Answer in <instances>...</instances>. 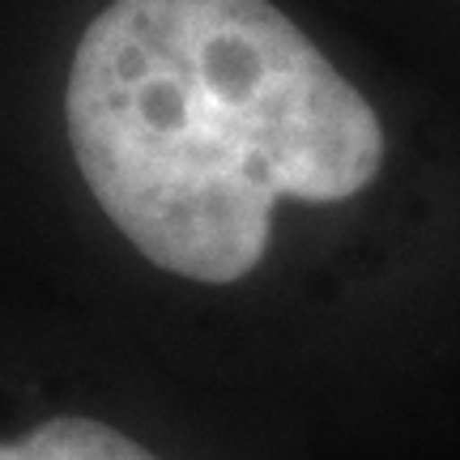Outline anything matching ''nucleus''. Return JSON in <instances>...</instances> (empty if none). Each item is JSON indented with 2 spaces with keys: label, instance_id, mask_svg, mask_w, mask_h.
Returning a JSON list of instances; mask_svg holds the SVG:
<instances>
[{
  "label": "nucleus",
  "instance_id": "nucleus-1",
  "mask_svg": "<svg viewBox=\"0 0 460 460\" xmlns=\"http://www.w3.org/2000/svg\"><path fill=\"white\" fill-rule=\"evenodd\" d=\"M68 146L111 226L200 286L243 281L281 200L384 171L376 107L273 0H111L73 51Z\"/></svg>",
  "mask_w": 460,
  "mask_h": 460
},
{
  "label": "nucleus",
  "instance_id": "nucleus-2",
  "mask_svg": "<svg viewBox=\"0 0 460 460\" xmlns=\"http://www.w3.org/2000/svg\"><path fill=\"white\" fill-rule=\"evenodd\" d=\"M0 460H163L119 427L85 413H56L22 439H0Z\"/></svg>",
  "mask_w": 460,
  "mask_h": 460
}]
</instances>
